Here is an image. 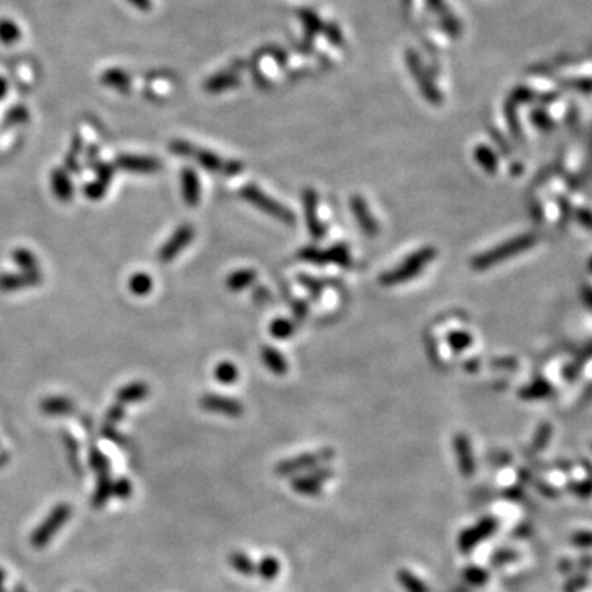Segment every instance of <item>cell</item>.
Segmentation results:
<instances>
[{
	"label": "cell",
	"mask_w": 592,
	"mask_h": 592,
	"mask_svg": "<svg viewBox=\"0 0 592 592\" xmlns=\"http://www.w3.org/2000/svg\"><path fill=\"white\" fill-rule=\"evenodd\" d=\"M191 156H194V160H196L204 170L211 173H221V175L234 176V175H239V173L244 170V165L240 162H234V160H222L221 156L213 154V151L209 150H200V148L196 150V148H193Z\"/></svg>",
	"instance_id": "obj_6"
},
{
	"label": "cell",
	"mask_w": 592,
	"mask_h": 592,
	"mask_svg": "<svg viewBox=\"0 0 592 592\" xmlns=\"http://www.w3.org/2000/svg\"><path fill=\"white\" fill-rule=\"evenodd\" d=\"M41 412L52 416H61V414H71L74 412L73 401L63 399V397H50L41 401Z\"/></svg>",
	"instance_id": "obj_20"
},
{
	"label": "cell",
	"mask_w": 592,
	"mask_h": 592,
	"mask_svg": "<svg viewBox=\"0 0 592 592\" xmlns=\"http://www.w3.org/2000/svg\"><path fill=\"white\" fill-rule=\"evenodd\" d=\"M107 191V184L101 183V181H94V183H87L84 188V194L92 201L103 200V196Z\"/></svg>",
	"instance_id": "obj_36"
},
{
	"label": "cell",
	"mask_w": 592,
	"mask_h": 592,
	"mask_svg": "<svg viewBox=\"0 0 592 592\" xmlns=\"http://www.w3.org/2000/svg\"><path fill=\"white\" fill-rule=\"evenodd\" d=\"M467 578L471 582H476V584H479V582H482V579H484V573H482V571H479V569H471V571H467Z\"/></svg>",
	"instance_id": "obj_42"
},
{
	"label": "cell",
	"mask_w": 592,
	"mask_h": 592,
	"mask_svg": "<svg viewBox=\"0 0 592 592\" xmlns=\"http://www.w3.org/2000/svg\"><path fill=\"white\" fill-rule=\"evenodd\" d=\"M3 584H6V573L0 569V592H6V587H3Z\"/></svg>",
	"instance_id": "obj_47"
},
{
	"label": "cell",
	"mask_w": 592,
	"mask_h": 592,
	"mask_svg": "<svg viewBox=\"0 0 592 592\" xmlns=\"http://www.w3.org/2000/svg\"><path fill=\"white\" fill-rule=\"evenodd\" d=\"M201 407L206 412L211 413H219L226 414V416H242L244 414V407L240 401L234 399H227V397H219V395H204L201 399Z\"/></svg>",
	"instance_id": "obj_10"
},
{
	"label": "cell",
	"mask_w": 592,
	"mask_h": 592,
	"mask_svg": "<svg viewBox=\"0 0 592 592\" xmlns=\"http://www.w3.org/2000/svg\"><path fill=\"white\" fill-rule=\"evenodd\" d=\"M124 414H125L124 405H120V403L114 405V407L107 412V421H111V423H118V421L122 420V418H124Z\"/></svg>",
	"instance_id": "obj_41"
},
{
	"label": "cell",
	"mask_w": 592,
	"mask_h": 592,
	"mask_svg": "<svg viewBox=\"0 0 592 592\" xmlns=\"http://www.w3.org/2000/svg\"><path fill=\"white\" fill-rule=\"evenodd\" d=\"M52 189L54 196L63 202H70L74 196L73 181H71L70 175H67L65 170H61V168H58V170L52 173Z\"/></svg>",
	"instance_id": "obj_17"
},
{
	"label": "cell",
	"mask_w": 592,
	"mask_h": 592,
	"mask_svg": "<svg viewBox=\"0 0 592 592\" xmlns=\"http://www.w3.org/2000/svg\"><path fill=\"white\" fill-rule=\"evenodd\" d=\"M270 334H272L273 337H277V339H286V337L295 334V324L291 323L290 319L278 318L272 321V324H270Z\"/></svg>",
	"instance_id": "obj_30"
},
{
	"label": "cell",
	"mask_w": 592,
	"mask_h": 592,
	"mask_svg": "<svg viewBox=\"0 0 592 592\" xmlns=\"http://www.w3.org/2000/svg\"><path fill=\"white\" fill-rule=\"evenodd\" d=\"M295 311H296V315H298V318H304V316H306V313H308L306 304L298 302L295 304Z\"/></svg>",
	"instance_id": "obj_43"
},
{
	"label": "cell",
	"mask_w": 592,
	"mask_h": 592,
	"mask_svg": "<svg viewBox=\"0 0 592 592\" xmlns=\"http://www.w3.org/2000/svg\"><path fill=\"white\" fill-rule=\"evenodd\" d=\"M350 211H352V215L355 218V221H357L359 227H361L367 235L374 237L379 234L380 227L377 219L372 215L369 206H367V202L363 201L361 196L350 198Z\"/></svg>",
	"instance_id": "obj_11"
},
{
	"label": "cell",
	"mask_w": 592,
	"mask_h": 592,
	"mask_svg": "<svg viewBox=\"0 0 592 592\" xmlns=\"http://www.w3.org/2000/svg\"><path fill=\"white\" fill-rule=\"evenodd\" d=\"M111 496H112V480L111 477H109V472L97 474V487H96L94 497H92V505H94L96 509H101V507H104L105 503L109 502Z\"/></svg>",
	"instance_id": "obj_22"
},
{
	"label": "cell",
	"mask_w": 592,
	"mask_h": 592,
	"mask_svg": "<svg viewBox=\"0 0 592 592\" xmlns=\"http://www.w3.org/2000/svg\"><path fill=\"white\" fill-rule=\"evenodd\" d=\"M71 514H73L71 505H67V503H58V505L50 511L48 517H46L43 522L36 527V530L32 533L30 543H32L35 548H45L46 545L56 536V533L61 530L67 520L71 518Z\"/></svg>",
	"instance_id": "obj_4"
},
{
	"label": "cell",
	"mask_w": 592,
	"mask_h": 592,
	"mask_svg": "<svg viewBox=\"0 0 592 592\" xmlns=\"http://www.w3.org/2000/svg\"><path fill=\"white\" fill-rule=\"evenodd\" d=\"M332 458H334V451L329 450V447H326L323 451L308 452V454H299L293 459L283 461V463H280L277 467H275V472H277L278 476H290V474L302 472V471H306V469L319 466L321 463H324V461H329Z\"/></svg>",
	"instance_id": "obj_5"
},
{
	"label": "cell",
	"mask_w": 592,
	"mask_h": 592,
	"mask_svg": "<svg viewBox=\"0 0 592 592\" xmlns=\"http://www.w3.org/2000/svg\"><path fill=\"white\" fill-rule=\"evenodd\" d=\"M229 561L232 568H234L237 573L244 574V576H251L253 571H255L252 560L247 555H244V553H232Z\"/></svg>",
	"instance_id": "obj_32"
},
{
	"label": "cell",
	"mask_w": 592,
	"mask_h": 592,
	"mask_svg": "<svg viewBox=\"0 0 592 592\" xmlns=\"http://www.w3.org/2000/svg\"><path fill=\"white\" fill-rule=\"evenodd\" d=\"M12 257H14L15 264L19 265L23 272H35L36 270V257L30 251H27V249H17V251L12 253Z\"/></svg>",
	"instance_id": "obj_27"
},
{
	"label": "cell",
	"mask_w": 592,
	"mask_h": 592,
	"mask_svg": "<svg viewBox=\"0 0 592 592\" xmlns=\"http://www.w3.org/2000/svg\"><path fill=\"white\" fill-rule=\"evenodd\" d=\"M96 173H97V181H101V183L109 186V183H111V180L114 176V168L111 167V165L99 163V165H96Z\"/></svg>",
	"instance_id": "obj_38"
},
{
	"label": "cell",
	"mask_w": 592,
	"mask_h": 592,
	"mask_svg": "<svg viewBox=\"0 0 592 592\" xmlns=\"http://www.w3.org/2000/svg\"><path fill=\"white\" fill-rule=\"evenodd\" d=\"M329 476H331V471H328V469H319L318 472L308 474V476L295 479L293 489L296 492L304 494V496H315V494H319L321 484H323V480L328 479Z\"/></svg>",
	"instance_id": "obj_15"
},
{
	"label": "cell",
	"mask_w": 592,
	"mask_h": 592,
	"mask_svg": "<svg viewBox=\"0 0 592 592\" xmlns=\"http://www.w3.org/2000/svg\"><path fill=\"white\" fill-rule=\"evenodd\" d=\"M6 92H7V84L3 83L2 78H0V99H3V97H6Z\"/></svg>",
	"instance_id": "obj_46"
},
{
	"label": "cell",
	"mask_w": 592,
	"mask_h": 592,
	"mask_svg": "<svg viewBox=\"0 0 592 592\" xmlns=\"http://www.w3.org/2000/svg\"><path fill=\"white\" fill-rule=\"evenodd\" d=\"M255 278H257L255 270H251V268L235 270V272H232L229 277H227L226 285L231 291H242L247 288V286H251L252 283L255 282Z\"/></svg>",
	"instance_id": "obj_21"
},
{
	"label": "cell",
	"mask_w": 592,
	"mask_h": 592,
	"mask_svg": "<svg viewBox=\"0 0 592 592\" xmlns=\"http://www.w3.org/2000/svg\"><path fill=\"white\" fill-rule=\"evenodd\" d=\"M549 392V387L547 383L543 382V380H538V382L528 385V387L523 388L522 392H520V395L523 397V399H540V397H545Z\"/></svg>",
	"instance_id": "obj_34"
},
{
	"label": "cell",
	"mask_w": 592,
	"mask_h": 592,
	"mask_svg": "<svg viewBox=\"0 0 592 592\" xmlns=\"http://www.w3.org/2000/svg\"><path fill=\"white\" fill-rule=\"evenodd\" d=\"M503 366H509V369H511V367H515V361H511V359H502V361H494V367H503Z\"/></svg>",
	"instance_id": "obj_44"
},
{
	"label": "cell",
	"mask_w": 592,
	"mask_h": 592,
	"mask_svg": "<svg viewBox=\"0 0 592 592\" xmlns=\"http://www.w3.org/2000/svg\"><path fill=\"white\" fill-rule=\"evenodd\" d=\"M454 452L456 459H458L459 471L463 472L464 477H471L476 472V463H474L472 447L466 434L458 433L454 436Z\"/></svg>",
	"instance_id": "obj_12"
},
{
	"label": "cell",
	"mask_w": 592,
	"mask_h": 592,
	"mask_svg": "<svg viewBox=\"0 0 592 592\" xmlns=\"http://www.w3.org/2000/svg\"><path fill=\"white\" fill-rule=\"evenodd\" d=\"M299 259H303L304 262H310L313 265H328V253L326 251H321V249L316 247H306L302 249V251L298 252Z\"/></svg>",
	"instance_id": "obj_33"
},
{
	"label": "cell",
	"mask_w": 592,
	"mask_h": 592,
	"mask_svg": "<svg viewBox=\"0 0 592 592\" xmlns=\"http://www.w3.org/2000/svg\"><path fill=\"white\" fill-rule=\"evenodd\" d=\"M193 239H194L193 226L183 224V226L178 227L175 234H173L170 239L163 244L162 249H160L158 259L162 260L163 264H168V262L175 260L176 257L193 242Z\"/></svg>",
	"instance_id": "obj_7"
},
{
	"label": "cell",
	"mask_w": 592,
	"mask_h": 592,
	"mask_svg": "<svg viewBox=\"0 0 592 592\" xmlns=\"http://www.w3.org/2000/svg\"><path fill=\"white\" fill-rule=\"evenodd\" d=\"M298 280L302 282L304 286H306L308 291H310V293L315 296V298H319L321 296V283L316 280V278L308 277V275H299Z\"/></svg>",
	"instance_id": "obj_39"
},
{
	"label": "cell",
	"mask_w": 592,
	"mask_h": 592,
	"mask_svg": "<svg viewBox=\"0 0 592 592\" xmlns=\"http://www.w3.org/2000/svg\"><path fill=\"white\" fill-rule=\"evenodd\" d=\"M41 282V275L38 270L35 272H23V273H7L0 275V291H17L33 286Z\"/></svg>",
	"instance_id": "obj_14"
},
{
	"label": "cell",
	"mask_w": 592,
	"mask_h": 592,
	"mask_svg": "<svg viewBox=\"0 0 592 592\" xmlns=\"http://www.w3.org/2000/svg\"><path fill=\"white\" fill-rule=\"evenodd\" d=\"M474 155H476L477 163H479L485 171L490 173V175H494V173L497 171V167H498L497 156L489 147H484V145L477 147L476 151H474Z\"/></svg>",
	"instance_id": "obj_26"
},
{
	"label": "cell",
	"mask_w": 592,
	"mask_h": 592,
	"mask_svg": "<svg viewBox=\"0 0 592 592\" xmlns=\"http://www.w3.org/2000/svg\"><path fill=\"white\" fill-rule=\"evenodd\" d=\"M129 290L132 291L135 296H147L154 290V280H151V277L148 273L137 272L130 277Z\"/></svg>",
	"instance_id": "obj_23"
},
{
	"label": "cell",
	"mask_w": 592,
	"mask_h": 592,
	"mask_svg": "<svg viewBox=\"0 0 592 592\" xmlns=\"http://www.w3.org/2000/svg\"><path fill=\"white\" fill-rule=\"evenodd\" d=\"M257 569H259L260 576L266 579V581H273V579L280 574V561L273 556H266L260 561Z\"/></svg>",
	"instance_id": "obj_29"
},
{
	"label": "cell",
	"mask_w": 592,
	"mask_h": 592,
	"mask_svg": "<svg viewBox=\"0 0 592 592\" xmlns=\"http://www.w3.org/2000/svg\"><path fill=\"white\" fill-rule=\"evenodd\" d=\"M438 252L433 247H423L420 251H416L412 255L407 257L397 268L388 270L380 275L379 282L383 286H395L401 285V283L413 280L418 273H421L423 270L428 266V264L433 259H436Z\"/></svg>",
	"instance_id": "obj_1"
},
{
	"label": "cell",
	"mask_w": 592,
	"mask_h": 592,
	"mask_svg": "<svg viewBox=\"0 0 592 592\" xmlns=\"http://www.w3.org/2000/svg\"><path fill=\"white\" fill-rule=\"evenodd\" d=\"M112 496L118 497L120 500H125V498L132 496V484H130V480L118 479L116 482H112Z\"/></svg>",
	"instance_id": "obj_35"
},
{
	"label": "cell",
	"mask_w": 592,
	"mask_h": 592,
	"mask_svg": "<svg viewBox=\"0 0 592 592\" xmlns=\"http://www.w3.org/2000/svg\"><path fill=\"white\" fill-rule=\"evenodd\" d=\"M494 528H496V523H494L492 520H484V522L479 523L477 527H472L469 528V530L463 531V535L459 536V548L464 549V551H469V549L476 547L484 536L492 533Z\"/></svg>",
	"instance_id": "obj_16"
},
{
	"label": "cell",
	"mask_w": 592,
	"mask_h": 592,
	"mask_svg": "<svg viewBox=\"0 0 592 592\" xmlns=\"http://www.w3.org/2000/svg\"><path fill=\"white\" fill-rule=\"evenodd\" d=\"M214 377L219 383L231 385V383H234L237 379H239V370H237V367L232 362L224 361V362H219L218 366H215Z\"/></svg>",
	"instance_id": "obj_25"
},
{
	"label": "cell",
	"mask_w": 592,
	"mask_h": 592,
	"mask_svg": "<svg viewBox=\"0 0 592 592\" xmlns=\"http://www.w3.org/2000/svg\"><path fill=\"white\" fill-rule=\"evenodd\" d=\"M193 148L194 147L191 145V143L183 142V140H176V142H173L171 145H170V150L173 151V154L181 155V156H191Z\"/></svg>",
	"instance_id": "obj_40"
},
{
	"label": "cell",
	"mask_w": 592,
	"mask_h": 592,
	"mask_svg": "<svg viewBox=\"0 0 592 592\" xmlns=\"http://www.w3.org/2000/svg\"><path fill=\"white\" fill-rule=\"evenodd\" d=\"M477 367H479V361H469V362L466 363V369H467L469 372H476V370H477Z\"/></svg>",
	"instance_id": "obj_45"
},
{
	"label": "cell",
	"mask_w": 592,
	"mask_h": 592,
	"mask_svg": "<svg viewBox=\"0 0 592 592\" xmlns=\"http://www.w3.org/2000/svg\"><path fill=\"white\" fill-rule=\"evenodd\" d=\"M472 337L471 334L464 331H452L447 334V346L454 350V352H463L467 348H471Z\"/></svg>",
	"instance_id": "obj_28"
},
{
	"label": "cell",
	"mask_w": 592,
	"mask_h": 592,
	"mask_svg": "<svg viewBox=\"0 0 592 592\" xmlns=\"http://www.w3.org/2000/svg\"><path fill=\"white\" fill-rule=\"evenodd\" d=\"M117 167L120 170L129 173H138V175H154L162 168V162L154 156H140V155H122L117 158Z\"/></svg>",
	"instance_id": "obj_9"
},
{
	"label": "cell",
	"mask_w": 592,
	"mask_h": 592,
	"mask_svg": "<svg viewBox=\"0 0 592 592\" xmlns=\"http://www.w3.org/2000/svg\"><path fill=\"white\" fill-rule=\"evenodd\" d=\"M318 193L313 188H306L303 191V207L304 219H306L308 231L315 240H321L324 237V226L318 214Z\"/></svg>",
	"instance_id": "obj_8"
},
{
	"label": "cell",
	"mask_w": 592,
	"mask_h": 592,
	"mask_svg": "<svg viewBox=\"0 0 592 592\" xmlns=\"http://www.w3.org/2000/svg\"><path fill=\"white\" fill-rule=\"evenodd\" d=\"M240 196L242 200L251 202L252 206H255L257 209H260L262 213L268 214L270 218L277 219L286 226H293L296 222V215L293 211L288 209L286 206H283L282 202L275 201L273 198H270L268 194L262 191L260 188H257L255 184H247L240 189Z\"/></svg>",
	"instance_id": "obj_3"
},
{
	"label": "cell",
	"mask_w": 592,
	"mask_h": 592,
	"mask_svg": "<svg viewBox=\"0 0 592 592\" xmlns=\"http://www.w3.org/2000/svg\"><path fill=\"white\" fill-rule=\"evenodd\" d=\"M399 581L408 592H428V587L425 586V582L410 573V571L401 569L399 573Z\"/></svg>",
	"instance_id": "obj_31"
},
{
	"label": "cell",
	"mask_w": 592,
	"mask_h": 592,
	"mask_svg": "<svg viewBox=\"0 0 592 592\" xmlns=\"http://www.w3.org/2000/svg\"><path fill=\"white\" fill-rule=\"evenodd\" d=\"M262 361L266 366L272 374L275 375H285L288 372V363H286L285 357H283L280 350L273 348H264L262 349Z\"/></svg>",
	"instance_id": "obj_19"
},
{
	"label": "cell",
	"mask_w": 592,
	"mask_h": 592,
	"mask_svg": "<svg viewBox=\"0 0 592 592\" xmlns=\"http://www.w3.org/2000/svg\"><path fill=\"white\" fill-rule=\"evenodd\" d=\"M326 253H328L329 264H336L339 266H344V268H349L350 264H352V257H350L348 245H344V244L332 245L331 249H328V251H326Z\"/></svg>",
	"instance_id": "obj_24"
},
{
	"label": "cell",
	"mask_w": 592,
	"mask_h": 592,
	"mask_svg": "<svg viewBox=\"0 0 592 592\" xmlns=\"http://www.w3.org/2000/svg\"><path fill=\"white\" fill-rule=\"evenodd\" d=\"M536 244V237L533 234H525L515 237V239L507 240L505 244L497 245L492 251L480 253V255L474 257L471 266L474 270H487L500 264V262L510 259V257L518 255V253L528 251Z\"/></svg>",
	"instance_id": "obj_2"
},
{
	"label": "cell",
	"mask_w": 592,
	"mask_h": 592,
	"mask_svg": "<svg viewBox=\"0 0 592 592\" xmlns=\"http://www.w3.org/2000/svg\"><path fill=\"white\" fill-rule=\"evenodd\" d=\"M148 392H150V388H148L147 383L143 382H134L125 385V387H122L120 390L117 392V401L120 405L124 403H135V401H140L143 399H147Z\"/></svg>",
	"instance_id": "obj_18"
},
{
	"label": "cell",
	"mask_w": 592,
	"mask_h": 592,
	"mask_svg": "<svg viewBox=\"0 0 592 592\" xmlns=\"http://www.w3.org/2000/svg\"><path fill=\"white\" fill-rule=\"evenodd\" d=\"M181 194H183V200L189 207L200 204L201 201L200 176L196 175V171H194L193 168H184V170L181 171Z\"/></svg>",
	"instance_id": "obj_13"
},
{
	"label": "cell",
	"mask_w": 592,
	"mask_h": 592,
	"mask_svg": "<svg viewBox=\"0 0 592 592\" xmlns=\"http://www.w3.org/2000/svg\"><path fill=\"white\" fill-rule=\"evenodd\" d=\"M91 467L94 469L97 474H103V472H109V461L101 451L92 450L91 451Z\"/></svg>",
	"instance_id": "obj_37"
}]
</instances>
